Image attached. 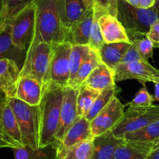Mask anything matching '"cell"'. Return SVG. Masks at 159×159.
<instances>
[{
  "label": "cell",
  "instance_id": "6da1fadb",
  "mask_svg": "<svg viewBox=\"0 0 159 159\" xmlns=\"http://www.w3.org/2000/svg\"><path fill=\"white\" fill-rule=\"evenodd\" d=\"M63 88L49 84L43 91L38 105L39 149L56 143V136L59 122Z\"/></svg>",
  "mask_w": 159,
  "mask_h": 159
},
{
  "label": "cell",
  "instance_id": "7a4b0ae2",
  "mask_svg": "<svg viewBox=\"0 0 159 159\" xmlns=\"http://www.w3.org/2000/svg\"><path fill=\"white\" fill-rule=\"evenodd\" d=\"M34 35L40 41L55 47L67 42L59 16L58 0H34Z\"/></svg>",
  "mask_w": 159,
  "mask_h": 159
},
{
  "label": "cell",
  "instance_id": "3957f363",
  "mask_svg": "<svg viewBox=\"0 0 159 159\" xmlns=\"http://www.w3.org/2000/svg\"><path fill=\"white\" fill-rule=\"evenodd\" d=\"M116 17L126 30L130 42L143 38L151 25L159 20V0L149 9L138 8L124 0H117Z\"/></svg>",
  "mask_w": 159,
  "mask_h": 159
},
{
  "label": "cell",
  "instance_id": "277c9868",
  "mask_svg": "<svg viewBox=\"0 0 159 159\" xmlns=\"http://www.w3.org/2000/svg\"><path fill=\"white\" fill-rule=\"evenodd\" d=\"M52 49V45L38 40L33 34L21 69L20 76H29L36 80L42 86V91L46 87Z\"/></svg>",
  "mask_w": 159,
  "mask_h": 159
},
{
  "label": "cell",
  "instance_id": "5b68a950",
  "mask_svg": "<svg viewBox=\"0 0 159 159\" xmlns=\"http://www.w3.org/2000/svg\"><path fill=\"white\" fill-rule=\"evenodd\" d=\"M7 101L17 121L24 146L38 150V105H30L16 98Z\"/></svg>",
  "mask_w": 159,
  "mask_h": 159
},
{
  "label": "cell",
  "instance_id": "8992f818",
  "mask_svg": "<svg viewBox=\"0 0 159 159\" xmlns=\"http://www.w3.org/2000/svg\"><path fill=\"white\" fill-rule=\"evenodd\" d=\"M159 119V105L148 107H129L121 120L111 129L116 137L123 138L125 134L145 127Z\"/></svg>",
  "mask_w": 159,
  "mask_h": 159
},
{
  "label": "cell",
  "instance_id": "52a82bcc",
  "mask_svg": "<svg viewBox=\"0 0 159 159\" xmlns=\"http://www.w3.org/2000/svg\"><path fill=\"white\" fill-rule=\"evenodd\" d=\"M71 45L69 42H63L53 47L47 76L46 87L44 90L49 84L56 85L62 88L68 86L70 80V54Z\"/></svg>",
  "mask_w": 159,
  "mask_h": 159
},
{
  "label": "cell",
  "instance_id": "ba28073f",
  "mask_svg": "<svg viewBox=\"0 0 159 159\" xmlns=\"http://www.w3.org/2000/svg\"><path fill=\"white\" fill-rule=\"evenodd\" d=\"M7 25L10 27L13 43L20 49L27 51L34 30V3L13 16Z\"/></svg>",
  "mask_w": 159,
  "mask_h": 159
},
{
  "label": "cell",
  "instance_id": "9c48e42d",
  "mask_svg": "<svg viewBox=\"0 0 159 159\" xmlns=\"http://www.w3.org/2000/svg\"><path fill=\"white\" fill-rule=\"evenodd\" d=\"M17 121L7 99L0 105V148H24Z\"/></svg>",
  "mask_w": 159,
  "mask_h": 159
},
{
  "label": "cell",
  "instance_id": "30bf717a",
  "mask_svg": "<svg viewBox=\"0 0 159 159\" xmlns=\"http://www.w3.org/2000/svg\"><path fill=\"white\" fill-rule=\"evenodd\" d=\"M113 73L115 82L136 80L143 86H145L147 82L159 83V70L146 60L120 63L116 67Z\"/></svg>",
  "mask_w": 159,
  "mask_h": 159
},
{
  "label": "cell",
  "instance_id": "8fae6325",
  "mask_svg": "<svg viewBox=\"0 0 159 159\" xmlns=\"http://www.w3.org/2000/svg\"><path fill=\"white\" fill-rule=\"evenodd\" d=\"M93 138L91 123L85 117L78 116L64 134L61 141L56 145V159H64L67 151L72 147L80 142Z\"/></svg>",
  "mask_w": 159,
  "mask_h": 159
},
{
  "label": "cell",
  "instance_id": "7c38bea8",
  "mask_svg": "<svg viewBox=\"0 0 159 159\" xmlns=\"http://www.w3.org/2000/svg\"><path fill=\"white\" fill-rule=\"evenodd\" d=\"M124 114V105L117 96H115L111 102L104 108L91 122V130L93 137H97L111 130Z\"/></svg>",
  "mask_w": 159,
  "mask_h": 159
},
{
  "label": "cell",
  "instance_id": "4fadbf2b",
  "mask_svg": "<svg viewBox=\"0 0 159 159\" xmlns=\"http://www.w3.org/2000/svg\"><path fill=\"white\" fill-rule=\"evenodd\" d=\"M78 91L79 89H75L70 87L63 88V97L61 105L59 126L55 136L56 145L61 141L64 134L78 117L76 109Z\"/></svg>",
  "mask_w": 159,
  "mask_h": 159
},
{
  "label": "cell",
  "instance_id": "5bb4252c",
  "mask_svg": "<svg viewBox=\"0 0 159 159\" xmlns=\"http://www.w3.org/2000/svg\"><path fill=\"white\" fill-rule=\"evenodd\" d=\"M21 70L13 60L0 59V90L7 99L15 98L20 79Z\"/></svg>",
  "mask_w": 159,
  "mask_h": 159
},
{
  "label": "cell",
  "instance_id": "9a60e30c",
  "mask_svg": "<svg viewBox=\"0 0 159 159\" xmlns=\"http://www.w3.org/2000/svg\"><path fill=\"white\" fill-rule=\"evenodd\" d=\"M98 23L105 43H131L126 30L116 16L103 13L99 16Z\"/></svg>",
  "mask_w": 159,
  "mask_h": 159
},
{
  "label": "cell",
  "instance_id": "2e32d148",
  "mask_svg": "<svg viewBox=\"0 0 159 159\" xmlns=\"http://www.w3.org/2000/svg\"><path fill=\"white\" fill-rule=\"evenodd\" d=\"M59 16L67 38V32L74 23L81 17L88 7L84 0H58Z\"/></svg>",
  "mask_w": 159,
  "mask_h": 159
},
{
  "label": "cell",
  "instance_id": "e0dca14e",
  "mask_svg": "<svg viewBox=\"0 0 159 159\" xmlns=\"http://www.w3.org/2000/svg\"><path fill=\"white\" fill-rule=\"evenodd\" d=\"M94 9L89 8L67 32V42L72 45H88L94 20Z\"/></svg>",
  "mask_w": 159,
  "mask_h": 159
},
{
  "label": "cell",
  "instance_id": "ac0fdd59",
  "mask_svg": "<svg viewBox=\"0 0 159 159\" xmlns=\"http://www.w3.org/2000/svg\"><path fill=\"white\" fill-rule=\"evenodd\" d=\"M124 141V139L116 137L111 130L94 137L91 159H114L116 149Z\"/></svg>",
  "mask_w": 159,
  "mask_h": 159
},
{
  "label": "cell",
  "instance_id": "d6986e66",
  "mask_svg": "<svg viewBox=\"0 0 159 159\" xmlns=\"http://www.w3.org/2000/svg\"><path fill=\"white\" fill-rule=\"evenodd\" d=\"M42 97V88L36 80L29 76H20L15 98L30 105L40 104Z\"/></svg>",
  "mask_w": 159,
  "mask_h": 159
},
{
  "label": "cell",
  "instance_id": "ffe728a7",
  "mask_svg": "<svg viewBox=\"0 0 159 159\" xmlns=\"http://www.w3.org/2000/svg\"><path fill=\"white\" fill-rule=\"evenodd\" d=\"M154 145V143L152 142L125 140L116 149L114 159H146Z\"/></svg>",
  "mask_w": 159,
  "mask_h": 159
},
{
  "label": "cell",
  "instance_id": "44dd1931",
  "mask_svg": "<svg viewBox=\"0 0 159 159\" xmlns=\"http://www.w3.org/2000/svg\"><path fill=\"white\" fill-rule=\"evenodd\" d=\"M26 53L27 51L20 49L13 43L10 27L6 25L0 33V59H7L14 61L21 70L25 61Z\"/></svg>",
  "mask_w": 159,
  "mask_h": 159
},
{
  "label": "cell",
  "instance_id": "7402d4cb",
  "mask_svg": "<svg viewBox=\"0 0 159 159\" xmlns=\"http://www.w3.org/2000/svg\"><path fill=\"white\" fill-rule=\"evenodd\" d=\"M116 85L114 73L102 62L91 72L81 86H87L98 91H103Z\"/></svg>",
  "mask_w": 159,
  "mask_h": 159
},
{
  "label": "cell",
  "instance_id": "603a6c76",
  "mask_svg": "<svg viewBox=\"0 0 159 159\" xmlns=\"http://www.w3.org/2000/svg\"><path fill=\"white\" fill-rule=\"evenodd\" d=\"M131 43L116 42L104 43L98 52L101 62L114 71L116 67L121 63L122 59Z\"/></svg>",
  "mask_w": 159,
  "mask_h": 159
},
{
  "label": "cell",
  "instance_id": "cb8c5ba5",
  "mask_svg": "<svg viewBox=\"0 0 159 159\" xmlns=\"http://www.w3.org/2000/svg\"><path fill=\"white\" fill-rule=\"evenodd\" d=\"M100 62L101 59L98 56V53L91 49V52H90L88 57L85 59V60L84 61L82 65L80 67L74 80L70 86V88L79 89L83 84L84 82L85 81V80L88 77L91 72L98 66Z\"/></svg>",
  "mask_w": 159,
  "mask_h": 159
},
{
  "label": "cell",
  "instance_id": "d4e9b609",
  "mask_svg": "<svg viewBox=\"0 0 159 159\" xmlns=\"http://www.w3.org/2000/svg\"><path fill=\"white\" fill-rule=\"evenodd\" d=\"M90 52L91 48L88 45H71L70 54V80L67 87L72 84L80 67L88 57Z\"/></svg>",
  "mask_w": 159,
  "mask_h": 159
},
{
  "label": "cell",
  "instance_id": "484cf974",
  "mask_svg": "<svg viewBox=\"0 0 159 159\" xmlns=\"http://www.w3.org/2000/svg\"><path fill=\"white\" fill-rule=\"evenodd\" d=\"M120 91H121V89L118 86H116V84L115 86L111 87V88L103 90V91H101L99 95L96 98L94 103L92 104L91 108H90L89 111H88V113H87L84 117L91 123L93 119H94V117L104 108H105L107 106V105L111 102V99L115 96H117V94L119 93Z\"/></svg>",
  "mask_w": 159,
  "mask_h": 159
},
{
  "label": "cell",
  "instance_id": "4316f807",
  "mask_svg": "<svg viewBox=\"0 0 159 159\" xmlns=\"http://www.w3.org/2000/svg\"><path fill=\"white\" fill-rule=\"evenodd\" d=\"M123 139L130 141L152 142L155 143L159 140V119L139 130L125 134Z\"/></svg>",
  "mask_w": 159,
  "mask_h": 159
},
{
  "label": "cell",
  "instance_id": "83f0119b",
  "mask_svg": "<svg viewBox=\"0 0 159 159\" xmlns=\"http://www.w3.org/2000/svg\"><path fill=\"white\" fill-rule=\"evenodd\" d=\"M100 93V91L87 86H81L79 88L76 98V109L78 116L84 117L86 116L94 100Z\"/></svg>",
  "mask_w": 159,
  "mask_h": 159
},
{
  "label": "cell",
  "instance_id": "f1b7e54d",
  "mask_svg": "<svg viewBox=\"0 0 159 159\" xmlns=\"http://www.w3.org/2000/svg\"><path fill=\"white\" fill-rule=\"evenodd\" d=\"M33 2L34 0H2L0 19L6 26L13 16Z\"/></svg>",
  "mask_w": 159,
  "mask_h": 159
},
{
  "label": "cell",
  "instance_id": "f546056e",
  "mask_svg": "<svg viewBox=\"0 0 159 159\" xmlns=\"http://www.w3.org/2000/svg\"><path fill=\"white\" fill-rule=\"evenodd\" d=\"M94 9V20H93L92 27H91V35H90V40H89V45L88 46L90 47L91 49L93 51L96 52L98 53L99 50L102 48V45H104L105 42L103 40V37H102V30H101L100 25L98 23V18L103 13H107L104 12L103 10H99L98 8H93Z\"/></svg>",
  "mask_w": 159,
  "mask_h": 159
},
{
  "label": "cell",
  "instance_id": "4dcf8cb0",
  "mask_svg": "<svg viewBox=\"0 0 159 159\" xmlns=\"http://www.w3.org/2000/svg\"><path fill=\"white\" fill-rule=\"evenodd\" d=\"M93 152V139H88L72 147L64 159H91Z\"/></svg>",
  "mask_w": 159,
  "mask_h": 159
},
{
  "label": "cell",
  "instance_id": "1f68e13d",
  "mask_svg": "<svg viewBox=\"0 0 159 159\" xmlns=\"http://www.w3.org/2000/svg\"><path fill=\"white\" fill-rule=\"evenodd\" d=\"M88 8H98L116 16L117 14V0H84Z\"/></svg>",
  "mask_w": 159,
  "mask_h": 159
},
{
  "label": "cell",
  "instance_id": "d6a6232c",
  "mask_svg": "<svg viewBox=\"0 0 159 159\" xmlns=\"http://www.w3.org/2000/svg\"><path fill=\"white\" fill-rule=\"evenodd\" d=\"M154 102V96L148 92L146 86H143V88L137 91L134 99L129 102L127 105L129 107H148L153 105Z\"/></svg>",
  "mask_w": 159,
  "mask_h": 159
},
{
  "label": "cell",
  "instance_id": "836d02e7",
  "mask_svg": "<svg viewBox=\"0 0 159 159\" xmlns=\"http://www.w3.org/2000/svg\"><path fill=\"white\" fill-rule=\"evenodd\" d=\"M44 149L34 150L28 147L13 149L15 159H48Z\"/></svg>",
  "mask_w": 159,
  "mask_h": 159
},
{
  "label": "cell",
  "instance_id": "e575fe53",
  "mask_svg": "<svg viewBox=\"0 0 159 159\" xmlns=\"http://www.w3.org/2000/svg\"><path fill=\"white\" fill-rule=\"evenodd\" d=\"M132 42H134L139 54L143 58V59L148 61L150 58L152 57L154 46L153 42L148 37L145 36L143 38H138L133 41Z\"/></svg>",
  "mask_w": 159,
  "mask_h": 159
},
{
  "label": "cell",
  "instance_id": "d590c367",
  "mask_svg": "<svg viewBox=\"0 0 159 159\" xmlns=\"http://www.w3.org/2000/svg\"><path fill=\"white\" fill-rule=\"evenodd\" d=\"M143 60H144V59H143V58L139 54L134 42H131V45H129L128 49L126 50V53L123 56V59H122L121 63H129V62H138V61Z\"/></svg>",
  "mask_w": 159,
  "mask_h": 159
},
{
  "label": "cell",
  "instance_id": "8d00e7d4",
  "mask_svg": "<svg viewBox=\"0 0 159 159\" xmlns=\"http://www.w3.org/2000/svg\"><path fill=\"white\" fill-rule=\"evenodd\" d=\"M146 36L153 42L154 48H159V20L151 25Z\"/></svg>",
  "mask_w": 159,
  "mask_h": 159
},
{
  "label": "cell",
  "instance_id": "74e56055",
  "mask_svg": "<svg viewBox=\"0 0 159 159\" xmlns=\"http://www.w3.org/2000/svg\"><path fill=\"white\" fill-rule=\"evenodd\" d=\"M157 0H140L138 8L149 9L154 7Z\"/></svg>",
  "mask_w": 159,
  "mask_h": 159
},
{
  "label": "cell",
  "instance_id": "f35d334b",
  "mask_svg": "<svg viewBox=\"0 0 159 159\" xmlns=\"http://www.w3.org/2000/svg\"><path fill=\"white\" fill-rule=\"evenodd\" d=\"M146 159H159V147L151 150Z\"/></svg>",
  "mask_w": 159,
  "mask_h": 159
},
{
  "label": "cell",
  "instance_id": "ab89813d",
  "mask_svg": "<svg viewBox=\"0 0 159 159\" xmlns=\"http://www.w3.org/2000/svg\"><path fill=\"white\" fill-rule=\"evenodd\" d=\"M154 102H159V83L154 84Z\"/></svg>",
  "mask_w": 159,
  "mask_h": 159
},
{
  "label": "cell",
  "instance_id": "60d3db41",
  "mask_svg": "<svg viewBox=\"0 0 159 159\" xmlns=\"http://www.w3.org/2000/svg\"><path fill=\"white\" fill-rule=\"evenodd\" d=\"M5 27H6L5 24H4L3 23H2V20L0 19V33H1V32H2V30H3V29L5 28Z\"/></svg>",
  "mask_w": 159,
  "mask_h": 159
},
{
  "label": "cell",
  "instance_id": "b9f144b4",
  "mask_svg": "<svg viewBox=\"0 0 159 159\" xmlns=\"http://www.w3.org/2000/svg\"><path fill=\"white\" fill-rule=\"evenodd\" d=\"M4 99H7L5 94L0 90V100H4Z\"/></svg>",
  "mask_w": 159,
  "mask_h": 159
},
{
  "label": "cell",
  "instance_id": "7bdbcfd3",
  "mask_svg": "<svg viewBox=\"0 0 159 159\" xmlns=\"http://www.w3.org/2000/svg\"><path fill=\"white\" fill-rule=\"evenodd\" d=\"M157 147H159V140H157V141L155 143H154V148H153V149H154V148H157Z\"/></svg>",
  "mask_w": 159,
  "mask_h": 159
},
{
  "label": "cell",
  "instance_id": "ee69618b",
  "mask_svg": "<svg viewBox=\"0 0 159 159\" xmlns=\"http://www.w3.org/2000/svg\"><path fill=\"white\" fill-rule=\"evenodd\" d=\"M1 10H2V0H0V14H1Z\"/></svg>",
  "mask_w": 159,
  "mask_h": 159
},
{
  "label": "cell",
  "instance_id": "f6af8a7d",
  "mask_svg": "<svg viewBox=\"0 0 159 159\" xmlns=\"http://www.w3.org/2000/svg\"><path fill=\"white\" fill-rule=\"evenodd\" d=\"M4 100H5V99H4ZM4 100H0V105H1V103H2Z\"/></svg>",
  "mask_w": 159,
  "mask_h": 159
}]
</instances>
